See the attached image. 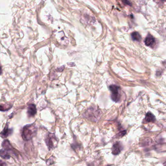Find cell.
Returning <instances> with one entry per match:
<instances>
[{
  "label": "cell",
  "instance_id": "8992f818",
  "mask_svg": "<svg viewBox=\"0 0 166 166\" xmlns=\"http://www.w3.org/2000/svg\"><path fill=\"white\" fill-rule=\"evenodd\" d=\"M2 146L3 147V149L7 151H15V150L14 149L13 147L11 146L10 142L8 140L5 139L4 141L3 142L2 144Z\"/></svg>",
  "mask_w": 166,
  "mask_h": 166
},
{
  "label": "cell",
  "instance_id": "9a60e30c",
  "mask_svg": "<svg viewBox=\"0 0 166 166\" xmlns=\"http://www.w3.org/2000/svg\"><path fill=\"white\" fill-rule=\"evenodd\" d=\"M5 165H6L5 163L2 160H0V166H5Z\"/></svg>",
  "mask_w": 166,
  "mask_h": 166
},
{
  "label": "cell",
  "instance_id": "7c38bea8",
  "mask_svg": "<svg viewBox=\"0 0 166 166\" xmlns=\"http://www.w3.org/2000/svg\"><path fill=\"white\" fill-rule=\"evenodd\" d=\"M12 106H9V105H0V111L5 112L8 111L11 108Z\"/></svg>",
  "mask_w": 166,
  "mask_h": 166
},
{
  "label": "cell",
  "instance_id": "277c9868",
  "mask_svg": "<svg viewBox=\"0 0 166 166\" xmlns=\"http://www.w3.org/2000/svg\"><path fill=\"white\" fill-rule=\"evenodd\" d=\"M13 133V129L8 128V124L6 125L5 128L0 133V137L3 138H6Z\"/></svg>",
  "mask_w": 166,
  "mask_h": 166
},
{
  "label": "cell",
  "instance_id": "8fae6325",
  "mask_svg": "<svg viewBox=\"0 0 166 166\" xmlns=\"http://www.w3.org/2000/svg\"><path fill=\"white\" fill-rule=\"evenodd\" d=\"M131 37L133 40L140 42L141 40V36L137 32H133L131 34Z\"/></svg>",
  "mask_w": 166,
  "mask_h": 166
},
{
  "label": "cell",
  "instance_id": "3957f363",
  "mask_svg": "<svg viewBox=\"0 0 166 166\" xmlns=\"http://www.w3.org/2000/svg\"><path fill=\"white\" fill-rule=\"evenodd\" d=\"M45 142L49 150H52L56 147L58 142L55 134L53 133H49L46 137Z\"/></svg>",
  "mask_w": 166,
  "mask_h": 166
},
{
  "label": "cell",
  "instance_id": "30bf717a",
  "mask_svg": "<svg viewBox=\"0 0 166 166\" xmlns=\"http://www.w3.org/2000/svg\"><path fill=\"white\" fill-rule=\"evenodd\" d=\"M0 156L5 159H10L11 156L8 153V151H6L5 149L0 150Z\"/></svg>",
  "mask_w": 166,
  "mask_h": 166
},
{
  "label": "cell",
  "instance_id": "52a82bcc",
  "mask_svg": "<svg viewBox=\"0 0 166 166\" xmlns=\"http://www.w3.org/2000/svg\"><path fill=\"white\" fill-rule=\"evenodd\" d=\"M122 148L119 142L116 143L112 146V153L113 155H118L121 151Z\"/></svg>",
  "mask_w": 166,
  "mask_h": 166
},
{
  "label": "cell",
  "instance_id": "9c48e42d",
  "mask_svg": "<svg viewBox=\"0 0 166 166\" xmlns=\"http://www.w3.org/2000/svg\"><path fill=\"white\" fill-rule=\"evenodd\" d=\"M154 42H155L154 38L151 35L148 36L145 40V43L147 46H151V45L154 44Z\"/></svg>",
  "mask_w": 166,
  "mask_h": 166
},
{
  "label": "cell",
  "instance_id": "ba28073f",
  "mask_svg": "<svg viewBox=\"0 0 166 166\" xmlns=\"http://www.w3.org/2000/svg\"><path fill=\"white\" fill-rule=\"evenodd\" d=\"M145 119L147 122H154L155 121V117L151 112H148L146 115Z\"/></svg>",
  "mask_w": 166,
  "mask_h": 166
},
{
  "label": "cell",
  "instance_id": "2e32d148",
  "mask_svg": "<svg viewBox=\"0 0 166 166\" xmlns=\"http://www.w3.org/2000/svg\"><path fill=\"white\" fill-rule=\"evenodd\" d=\"M2 67L0 63V75L2 74Z\"/></svg>",
  "mask_w": 166,
  "mask_h": 166
},
{
  "label": "cell",
  "instance_id": "5bb4252c",
  "mask_svg": "<svg viewBox=\"0 0 166 166\" xmlns=\"http://www.w3.org/2000/svg\"><path fill=\"white\" fill-rule=\"evenodd\" d=\"M126 133V131H124L122 132H120L119 134V137H123V136H124L125 134Z\"/></svg>",
  "mask_w": 166,
  "mask_h": 166
},
{
  "label": "cell",
  "instance_id": "5b68a950",
  "mask_svg": "<svg viewBox=\"0 0 166 166\" xmlns=\"http://www.w3.org/2000/svg\"><path fill=\"white\" fill-rule=\"evenodd\" d=\"M37 113V108L34 104H30L28 105L27 110V114L28 117H34Z\"/></svg>",
  "mask_w": 166,
  "mask_h": 166
},
{
  "label": "cell",
  "instance_id": "4fadbf2b",
  "mask_svg": "<svg viewBox=\"0 0 166 166\" xmlns=\"http://www.w3.org/2000/svg\"><path fill=\"white\" fill-rule=\"evenodd\" d=\"M122 2H123V3L125 5H129V6L132 5V4L128 0H122Z\"/></svg>",
  "mask_w": 166,
  "mask_h": 166
},
{
  "label": "cell",
  "instance_id": "7a4b0ae2",
  "mask_svg": "<svg viewBox=\"0 0 166 166\" xmlns=\"http://www.w3.org/2000/svg\"><path fill=\"white\" fill-rule=\"evenodd\" d=\"M109 89L111 93V98L112 101L116 102H119L120 98V87L116 85H111L110 86Z\"/></svg>",
  "mask_w": 166,
  "mask_h": 166
},
{
  "label": "cell",
  "instance_id": "e0dca14e",
  "mask_svg": "<svg viewBox=\"0 0 166 166\" xmlns=\"http://www.w3.org/2000/svg\"><path fill=\"white\" fill-rule=\"evenodd\" d=\"M161 1H163V2H165V1H166V0H161Z\"/></svg>",
  "mask_w": 166,
  "mask_h": 166
},
{
  "label": "cell",
  "instance_id": "6da1fadb",
  "mask_svg": "<svg viewBox=\"0 0 166 166\" xmlns=\"http://www.w3.org/2000/svg\"><path fill=\"white\" fill-rule=\"evenodd\" d=\"M37 132V127L35 124H29L24 127L22 132V137L24 140L28 141L34 137Z\"/></svg>",
  "mask_w": 166,
  "mask_h": 166
}]
</instances>
